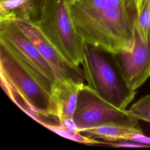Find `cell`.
<instances>
[{"instance_id":"cell-6","label":"cell","mask_w":150,"mask_h":150,"mask_svg":"<svg viewBox=\"0 0 150 150\" xmlns=\"http://www.w3.org/2000/svg\"><path fill=\"white\" fill-rule=\"evenodd\" d=\"M73 120L79 132L82 129L110 124L140 128L138 120L127 110L115 107L87 84H84L79 93Z\"/></svg>"},{"instance_id":"cell-17","label":"cell","mask_w":150,"mask_h":150,"mask_svg":"<svg viewBox=\"0 0 150 150\" xmlns=\"http://www.w3.org/2000/svg\"><path fill=\"white\" fill-rule=\"evenodd\" d=\"M60 125L71 132H80L79 129L73 119H66L62 122Z\"/></svg>"},{"instance_id":"cell-7","label":"cell","mask_w":150,"mask_h":150,"mask_svg":"<svg viewBox=\"0 0 150 150\" xmlns=\"http://www.w3.org/2000/svg\"><path fill=\"white\" fill-rule=\"evenodd\" d=\"M35 45L54 70L57 82L74 81L84 83L82 68L67 60L39 30L36 24L22 20H12Z\"/></svg>"},{"instance_id":"cell-16","label":"cell","mask_w":150,"mask_h":150,"mask_svg":"<svg viewBox=\"0 0 150 150\" xmlns=\"http://www.w3.org/2000/svg\"><path fill=\"white\" fill-rule=\"evenodd\" d=\"M129 141H132L146 145H150V137L146 136L143 132H136L131 135Z\"/></svg>"},{"instance_id":"cell-18","label":"cell","mask_w":150,"mask_h":150,"mask_svg":"<svg viewBox=\"0 0 150 150\" xmlns=\"http://www.w3.org/2000/svg\"><path fill=\"white\" fill-rule=\"evenodd\" d=\"M135 5H136V6H137V13H138V11L141 5V4H142V0H134Z\"/></svg>"},{"instance_id":"cell-12","label":"cell","mask_w":150,"mask_h":150,"mask_svg":"<svg viewBox=\"0 0 150 150\" xmlns=\"http://www.w3.org/2000/svg\"><path fill=\"white\" fill-rule=\"evenodd\" d=\"M134 27L141 38L146 42L150 43V0H142Z\"/></svg>"},{"instance_id":"cell-15","label":"cell","mask_w":150,"mask_h":150,"mask_svg":"<svg viewBox=\"0 0 150 150\" xmlns=\"http://www.w3.org/2000/svg\"><path fill=\"white\" fill-rule=\"evenodd\" d=\"M107 145L113 147H127V148H144L148 145L139 144L132 141L124 140L114 142H107Z\"/></svg>"},{"instance_id":"cell-1","label":"cell","mask_w":150,"mask_h":150,"mask_svg":"<svg viewBox=\"0 0 150 150\" xmlns=\"http://www.w3.org/2000/svg\"><path fill=\"white\" fill-rule=\"evenodd\" d=\"M67 4L86 42L112 53L129 47L137 17L134 0H79Z\"/></svg>"},{"instance_id":"cell-2","label":"cell","mask_w":150,"mask_h":150,"mask_svg":"<svg viewBox=\"0 0 150 150\" xmlns=\"http://www.w3.org/2000/svg\"><path fill=\"white\" fill-rule=\"evenodd\" d=\"M1 84L8 96L41 125H60L52 94L0 47Z\"/></svg>"},{"instance_id":"cell-11","label":"cell","mask_w":150,"mask_h":150,"mask_svg":"<svg viewBox=\"0 0 150 150\" xmlns=\"http://www.w3.org/2000/svg\"><path fill=\"white\" fill-rule=\"evenodd\" d=\"M80 132L91 138L107 142H114L124 140L129 141L131 135L143 131L141 128L110 124L82 129L80 130Z\"/></svg>"},{"instance_id":"cell-8","label":"cell","mask_w":150,"mask_h":150,"mask_svg":"<svg viewBox=\"0 0 150 150\" xmlns=\"http://www.w3.org/2000/svg\"><path fill=\"white\" fill-rule=\"evenodd\" d=\"M113 54L125 83L132 90L136 91L150 77V43L141 38L135 27L129 47Z\"/></svg>"},{"instance_id":"cell-5","label":"cell","mask_w":150,"mask_h":150,"mask_svg":"<svg viewBox=\"0 0 150 150\" xmlns=\"http://www.w3.org/2000/svg\"><path fill=\"white\" fill-rule=\"evenodd\" d=\"M0 47L52 95L57 82L54 70L35 45L12 20H0Z\"/></svg>"},{"instance_id":"cell-4","label":"cell","mask_w":150,"mask_h":150,"mask_svg":"<svg viewBox=\"0 0 150 150\" xmlns=\"http://www.w3.org/2000/svg\"><path fill=\"white\" fill-rule=\"evenodd\" d=\"M36 25L67 60L80 66L86 42L74 25L66 0H46Z\"/></svg>"},{"instance_id":"cell-19","label":"cell","mask_w":150,"mask_h":150,"mask_svg":"<svg viewBox=\"0 0 150 150\" xmlns=\"http://www.w3.org/2000/svg\"><path fill=\"white\" fill-rule=\"evenodd\" d=\"M79 0H66L67 2H75V1H77Z\"/></svg>"},{"instance_id":"cell-3","label":"cell","mask_w":150,"mask_h":150,"mask_svg":"<svg viewBox=\"0 0 150 150\" xmlns=\"http://www.w3.org/2000/svg\"><path fill=\"white\" fill-rule=\"evenodd\" d=\"M81 65L89 87L115 107L126 110L137 92L125 83L113 53L85 42Z\"/></svg>"},{"instance_id":"cell-13","label":"cell","mask_w":150,"mask_h":150,"mask_svg":"<svg viewBox=\"0 0 150 150\" xmlns=\"http://www.w3.org/2000/svg\"><path fill=\"white\" fill-rule=\"evenodd\" d=\"M45 128L53 131V132L69 139L76 141L79 143L86 145H96V144H104L107 145V142L91 138L86 136L81 132H71L60 125H48L46 124L43 125Z\"/></svg>"},{"instance_id":"cell-14","label":"cell","mask_w":150,"mask_h":150,"mask_svg":"<svg viewBox=\"0 0 150 150\" xmlns=\"http://www.w3.org/2000/svg\"><path fill=\"white\" fill-rule=\"evenodd\" d=\"M127 110L138 120L150 123V94L142 97Z\"/></svg>"},{"instance_id":"cell-10","label":"cell","mask_w":150,"mask_h":150,"mask_svg":"<svg viewBox=\"0 0 150 150\" xmlns=\"http://www.w3.org/2000/svg\"><path fill=\"white\" fill-rule=\"evenodd\" d=\"M84 84L74 81L57 82L52 97L60 125L66 119H73L79 93Z\"/></svg>"},{"instance_id":"cell-9","label":"cell","mask_w":150,"mask_h":150,"mask_svg":"<svg viewBox=\"0 0 150 150\" xmlns=\"http://www.w3.org/2000/svg\"><path fill=\"white\" fill-rule=\"evenodd\" d=\"M46 0H0V20H22L36 23Z\"/></svg>"}]
</instances>
